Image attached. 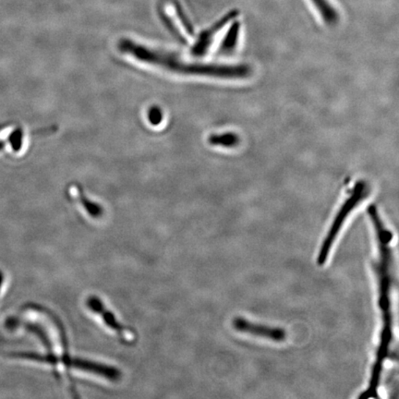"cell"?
<instances>
[{"mask_svg": "<svg viewBox=\"0 0 399 399\" xmlns=\"http://www.w3.org/2000/svg\"><path fill=\"white\" fill-rule=\"evenodd\" d=\"M368 214L373 221L379 241L380 260L376 266V273H378L379 279V306L382 310V328L376 360L374 362L373 371H371L370 384H369L368 389L360 396V398L363 399L377 398V389H378L380 379H381L382 363L389 355L390 344L393 337L390 302L391 284H392V275L390 271L392 254H391L389 247L392 235L390 231L385 228L375 205L369 206Z\"/></svg>", "mask_w": 399, "mask_h": 399, "instance_id": "cell-1", "label": "cell"}, {"mask_svg": "<svg viewBox=\"0 0 399 399\" xmlns=\"http://www.w3.org/2000/svg\"><path fill=\"white\" fill-rule=\"evenodd\" d=\"M120 48L124 53L137 59L150 64L161 66L178 73L227 80L248 79L252 75V68L248 64L225 65L186 62L174 55L152 50L129 40L121 41Z\"/></svg>", "mask_w": 399, "mask_h": 399, "instance_id": "cell-2", "label": "cell"}, {"mask_svg": "<svg viewBox=\"0 0 399 399\" xmlns=\"http://www.w3.org/2000/svg\"><path fill=\"white\" fill-rule=\"evenodd\" d=\"M16 357L46 363V364L51 365L54 368H56L57 366L62 365L67 369H78V370L106 377V378L111 380V381H117L120 377V371L117 368L91 362V360L80 359V358L71 357L70 352H68V349L62 348V354L60 355L51 353V352H48L46 354L31 353V352H26V353L24 352L23 353L21 352V353L16 354Z\"/></svg>", "mask_w": 399, "mask_h": 399, "instance_id": "cell-3", "label": "cell"}, {"mask_svg": "<svg viewBox=\"0 0 399 399\" xmlns=\"http://www.w3.org/2000/svg\"><path fill=\"white\" fill-rule=\"evenodd\" d=\"M369 194L368 184L365 181H359L354 186L348 199L345 201L342 206L338 211L337 216H335L334 221L331 228L327 233L326 238L324 239L323 245H322L320 252H319L317 263L320 266H323L328 257L330 250L334 243L335 239H337V234L340 232V228H342L344 222L349 216V214L357 207L362 201L364 200Z\"/></svg>", "mask_w": 399, "mask_h": 399, "instance_id": "cell-4", "label": "cell"}, {"mask_svg": "<svg viewBox=\"0 0 399 399\" xmlns=\"http://www.w3.org/2000/svg\"><path fill=\"white\" fill-rule=\"evenodd\" d=\"M86 305L88 308L91 310V312L98 315L100 317L102 322L104 324V326L109 327L110 330H112L118 337H120L121 342L125 344V345H131L136 341V332L132 331L131 328L128 327L123 326L122 324L120 323L115 318L114 313L110 312L109 309L101 299L98 298V297H90L87 299Z\"/></svg>", "mask_w": 399, "mask_h": 399, "instance_id": "cell-5", "label": "cell"}, {"mask_svg": "<svg viewBox=\"0 0 399 399\" xmlns=\"http://www.w3.org/2000/svg\"><path fill=\"white\" fill-rule=\"evenodd\" d=\"M236 16H238V12H236V10H232V12L227 13V15L220 19L219 21H217L210 28L206 29L205 31L201 33L196 42H195L194 46H192V55L196 57L205 56V55L207 53L209 48H211L214 37L219 34L220 30L224 28L230 21H234V19H235Z\"/></svg>", "mask_w": 399, "mask_h": 399, "instance_id": "cell-6", "label": "cell"}, {"mask_svg": "<svg viewBox=\"0 0 399 399\" xmlns=\"http://www.w3.org/2000/svg\"><path fill=\"white\" fill-rule=\"evenodd\" d=\"M233 326L239 331L247 333V334L255 335V337L269 338V340L277 341V342L284 341L287 337L285 330L276 328V327L264 326L263 324L252 323V322L242 318H236L233 321Z\"/></svg>", "mask_w": 399, "mask_h": 399, "instance_id": "cell-7", "label": "cell"}, {"mask_svg": "<svg viewBox=\"0 0 399 399\" xmlns=\"http://www.w3.org/2000/svg\"><path fill=\"white\" fill-rule=\"evenodd\" d=\"M310 1L326 26H337L340 21V15L329 0H310Z\"/></svg>", "mask_w": 399, "mask_h": 399, "instance_id": "cell-8", "label": "cell"}, {"mask_svg": "<svg viewBox=\"0 0 399 399\" xmlns=\"http://www.w3.org/2000/svg\"><path fill=\"white\" fill-rule=\"evenodd\" d=\"M239 35H241V24L239 21H233L219 46V53L222 55L232 54L238 46Z\"/></svg>", "mask_w": 399, "mask_h": 399, "instance_id": "cell-9", "label": "cell"}, {"mask_svg": "<svg viewBox=\"0 0 399 399\" xmlns=\"http://www.w3.org/2000/svg\"><path fill=\"white\" fill-rule=\"evenodd\" d=\"M209 144L213 147L235 148L241 144V137L236 132H224L221 134H213L209 137Z\"/></svg>", "mask_w": 399, "mask_h": 399, "instance_id": "cell-10", "label": "cell"}, {"mask_svg": "<svg viewBox=\"0 0 399 399\" xmlns=\"http://www.w3.org/2000/svg\"><path fill=\"white\" fill-rule=\"evenodd\" d=\"M73 194H75V197L77 201L80 205L82 206V208L86 211V213L89 214L90 216L93 217V219H98L102 216V213H103V209L101 208L100 205H98V203H95L91 202V201L88 200L86 197L84 196V194H82V191L78 188L73 189V192H71Z\"/></svg>", "mask_w": 399, "mask_h": 399, "instance_id": "cell-11", "label": "cell"}, {"mask_svg": "<svg viewBox=\"0 0 399 399\" xmlns=\"http://www.w3.org/2000/svg\"><path fill=\"white\" fill-rule=\"evenodd\" d=\"M148 120H149L151 124L153 125H159L163 120V114L160 109L158 106H154L149 110V114H148Z\"/></svg>", "mask_w": 399, "mask_h": 399, "instance_id": "cell-12", "label": "cell"}, {"mask_svg": "<svg viewBox=\"0 0 399 399\" xmlns=\"http://www.w3.org/2000/svg\"><path fill=\"white\" fill-rule=\"evenodd\" d=\"M3 147H4V144H3V142H0V150H1L2 148H3Z\"/></svg>", "mask_w": 399, "mask_h": 399, "instance_id": "cell-13", "label": "cell"}]
</instances>
